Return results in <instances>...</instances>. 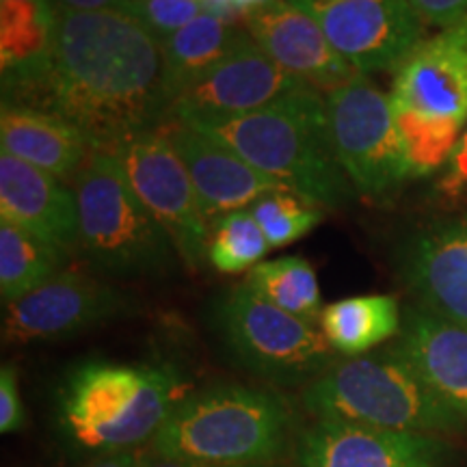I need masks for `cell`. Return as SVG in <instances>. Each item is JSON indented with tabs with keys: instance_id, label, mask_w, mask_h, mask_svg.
I'll list each match as a JSON object with an SVG mask.
<instances>
[{
	"instance_id": "21",
	"label": "cell",
	"mask_w": 467,
	"mask_h": 467,
	"mask_svg": "<svg viewBox=\"0 0 467 467\" xmlns=\"http://www.w3.org/2000/svg\"><path fill=\"white\" fill-rule=\"evenodd\" d=\"M3 151L63 180H76L91 156V139L67 121L46 110L3 104L0 109Z\"/></svg>"
},
{
	"instance_id": "26",
	"label": "cell",
	"mask_w": 467,
	"mask_h": 467,
	"mask_svg": "<svg viewBox=\"0 0 467 467\" xmlns=\"http://www.w3.org/2000/svg\"><path fill=\"white\" fill-rule=\"evenodd\" d=\"M392 107L411 178H426L446 167L463 134V126L420 115L394 102Z\"/></svg>"
},
{
	"instance_id": "33",
	"label": "cell",
	"mask_w": 467,
	"mask_h": 467,
	"mask_svg": "<svg viewBox=\"0 0 467 467\" xmlns=\"http://www.w3.org/2000/svg\"><path fill=\"white\" fill-rule=\"evenodd\" d=\"M143 451L117 452V454H107V457H96V459H89L80 467H141Z\"/></svg>"
},
{
	"instance_id": "8",
	"label": "cell",
	"mask_w": 467,
	"mask_h": 467,
	"mask_svg": "<svg viewBox=\"0 0 467 467\" xmlns=\"http://www.w3.org/2000/svg\"><path fill=\"white\" fill-rule=\"evenodd\" d=\"M325 107L331 145L350 186L366 200L394 197L411 171L392 98L358 74L350 83L325 93Z\"/></svg>"
},
{
	"instance_id": "13",
	"label": "cell",
	"mask_w": 467,
	"mask_h": 467,
	"mask_svg": "<svg viewBox=\"0 0 467 467\" xmlns=\"http://www.w3.org/2000/svg\"><path fill=\"white\" fill-rule=\"evenodd\" d=\"M292 461L295 467H446L448 443L440 435L314 418L296 433Z\"/></svg>"
},
{
	"instance_id": "25",
	"label": "cell",
	"mask_w": 467,
	"mask_h": 467,
	"mask_svg": "<svg viewBox=\"0 0 467 467\" xmlns=\"http://www.w3.org/2000/svg\"><path fill=\"white\" fill-rule=\"evenodd\" d=\"M244 284L255 295L273 306L292 314V317L320 325L323 296L314 266L299 255L260 262L251 268Z\"/></svg>"
},
{
	"instance_id": "6",
	"label": "cell",
	"mask_w": 467,
	"mask_h": 467,
	"mask_svg": "<svg viewBox=\"0 0 467 467\" xmlns=\"http://www.w3.org/2000/svg\"><path fill=\"white\" fill-rule=\"evenodd\" d=\"M78 249L115 277H162L178 249L107 151L93 150L74 180Z\"/></svg>"
},
{
	"instance_id": "10",
	"label": "cell",
	"mask_w": 467,
	"mask_h": 467,
	"mask_svg": "<svg viewBox=\"0 0 467 467\" xmlns=\"http://www.w3.org/2000/svg\"><path fill=\"white\" fill-rule=\"evenodd\" d=\"M134 312L132 296L113 285L87 273L58 271L22 299L3 306V342L26 347L66 340Z\"/></svg>"
},
{
	"instance_id": "34",
	"label": "cell",
	"mask_w": 467,
	"mask_h": 467,
	"mask_svg": "<svg viewBox=\"0 0 467 467\" xmlns=\"http://www.w3.org/2000/svg\"><path fill=\"white\" fill-rule=\"evenodd\" d=\"M57 5L67 9L91 11V9H128L126 0H57Z\"/></svg>"
},
{
	"instance_id": "37",
	"label": "cell",
	"mask_w": 467,
	"mask_h": 467,
	"mask_svg": "<svg viewBox=\"0 0 467 467\" xmlns=\"http://www.w3.org/2000/svg\"><path fill=\"white\" fill-rule=\"evenodd\" d=\"M126 3H128V9H130V5L137 3V0H126Z\"/></svg>"
},
{
	"instance_id": "9",
	"label": "cell",
	"mask_w": 467,
	"mask_h": 467,
	"mask_svg": "<svg viewBox=\"0 0 467 467\" xmlns=\"http://www.w3.org/2000/svg\"><path fill=\"white\" fill-rule=\"evenodd\" d=\"M102 151V150H100ZM113 156L128 182L191 268L208 262L210 221L191 182L182 159L161 130H145L104 150Z\"/></svg>"
},
{
	"instance_id": "32",
	"label": "cell",
	"mask_w": 467,
	"mask_h": 467,
	"mask_svg": "<svg viewBox=\"0 0 467 467\" xmlns=\"http://www.w3.org/2000/svg\"><path fill=\"white\" fill-rule=\"evenodd\" d=\"M424 25L452 26L467 17V0H409Z\"/></svg>"
},
{
	"instance_id": "2",
	"label": "cell",
	"mask_w": 467,
	"mask_h": 467,
	"mask_svg": "<svg viewBox=\"0 0 467 467\" xmlns=\"http://www.w3.org/2000/svg\"><path fill=\"white\" fill-rule=\"evenodd\" d=\"M189 394L182 372L167 361H83L57 389V433L87 461L143 451Z\"/></svg>"
},
{
	"instance_id": "4",
	"label": "cell",
	"mask_w": 467,
	"mask_h": 467,
	"mask_svg": "<svg viewBox=\"0 0 467 467\" xmlns=\"http://www.w3.org/2000/svg\"><path fill=\"white\" fill-rule=\"evenodd\" d=\"M184 124L223 143L258 171L320 208H344L353 197L355 189L331 145L325 93L317 89L249 115Z\"/></svg>"
},
{
	"instance_id": "1",
	"label": "cell",
	"mask_w": 467,
	"mask_h": 467,
	"mask_svg": "<svg viewBox=\"0 0 467 467\" xmlns=\"http://www.w3.org/2000/svg\"><path fill=\"white\" fill-rule=\"evenodd\" d=\"M16 107L66 117L102 151L159 130L171 119L161 42L128 9L57 5L48 72Z\"/></svg>"
},
{
	"instance_id": "19",
	"label": "cell",
	"mask_w": 467,
	"mask_h": 467,
	"mask_svg": "<svg viewBox=\"0 0 467 467\" xmlns=\"http://www.w3.org/2000/svg\"><path fill=\"white\" fill-rule=\"evenodd\" d=\"M392 350L467 424V327L409 307Z\"/></svg>"
},
{
	"instance_id": "35",
	"label": "cell",
	"mask_w": 467,
	"mask_h": 467,
	"mask_svg": "<svg viewBox=\"0 0 467 467\" xmlns=\"http://www.w3.org/2000/svg\"><path fill=\"white\" fill-rule=\"evenodd\" d=\"M141 467H202V465H195V463H186V461H178V459H169V457H162V454L154 452L151 448L148 446L141 454Z\"/></svg>"
},
{
	"instance_id": "16",
	"label": "cell",
	"mask_w": 467,
	"mask_h": 467,
	"mask_svg": "<svg viewBox=\"0 0 467 467\" xmlns=\"http://www.w3.org/2000/svg\"><path fill=\"white\" fill-rule=\"evenodd\" d=\"M400 277L420 307L467 327V217L413 234L400 251Z\"/></svg>"
},
{
	"instance_id": "12",
	"label": "cell",
	"mask_w": 467,
	"mask_h": 467,
	"mask_svg": "<svg viewBox=\"0 0 467 467\" xmlns=\"http://www.w3.org/2000/svg\"><path fill=\"white\" fill-rule=\"evenodd\" d=\"M307 89L314 87L285 72L249 37L175 96L171 119L241 117Z\"/></svg>"
},
{
	"instance_id": "20",
	"label": "cell",
	"mask_w": 467,
	"mask_h": 467,
	"mask_svg": "<svg viewBox=\"0 0 467 467\" xmlns=\"http://www.w3.org/2000/svg\"><path fill=\"white\" fill-rule=\"evenodd\" d=\"M57 0H0L3 104H17L50 67Z\"/></svg>"
},
{
	"instance_id": "5",
	"label": "cell",
	"mask_w": 467,
	"mask_h": 467,
	"mask_svg": "<svg viewBox=\"0 0 467 467\" xmlns=\"http://www.w3.org/2000/svg\"><path fill=\"white\" fill-rule=\"evenodd\" d=\"M301 405L317 420H344L400 433L441 435L467 426L392 348L337 359L303 388Z\"/></svg>"
},
{
	"instance_id": "11",
	"label": "cell",
	"mask_w": 467,
	"mask_h": 467,
	"mask_svg": "<svg viewBox=\"0 0 467 467\" xmlns=\"http://www.w3.org/2000/svg\"><path fill=\"white\" fill-rule=\"evenodd\" d=\"M323 28L337 55L358 74L399 72L422 42L409 0H292Z\"/></svg>"
},
{
	"instance_id": "36",
	"label": "cell",
	"mask_w": 467,
	"mask_h": 467,
	"mask_svg": "<svg viewBox=\"0 0 467 467\" xmlns=\"http://www.w3.org/2000/svg\"><path fill=\"white\" fill-rule=\"evenodd\" d=\"M268 3H271V0H234V5H236L238 16H243V17L247 16L249 11L265 7V5H268Z\"/></svg>"
},
{
	"instance_id": "14",
	"label": "cell",
	"mask_w": 467,
	"mask_h": 467,
	"mask_svg": "<svg viewBox=\"0 0 467 467\" xmlns=\"http://www.w3.org/2000/svg\"><path fill=\"white\" fill-rule=\"evenodd\" d=\"M244 31L277 66L320 93H329L358 76L337 55L317 20L292 0H271L249 11Z\"/></svg>"
},
{
	"instance_id": "30",
	"label": "cell",
	"mask_w": 467,
	"mask_h": 467,
	"mask_svg": "<svg viewBox=\"0 0 467 467\" xmlns=\"http://www.w3.org/2000/svg\"><path fill=\"white\" fill-rule=\"evenodd\" d=\"M435 197L443 206L452 208L467 203V128L461 134L451 161L443 167L441 178L435 182Z\"/></svg>"
},
{
	"instance_id": "28",
	"label": "cell",
	"mask_w": 467,
	"mask_h": 467,
	"mask_svg": "<svg viewBox=\"0 0 467 467\" xmlns=\"http://www.w3.org/2000/svg\"><path fill=\"white\" fill-rule=\"evenodd\" d=\"M247 210L258 221L271 247H285L299 241L323 221V208L290 189L268 192Z\"/></svg>"
},
{
	"instance_id": "24",
	"label": "cell",
	"mask_w": 467,
	"mask_h": 467,
	"mask_svg": "<svg viewBox=\"0 0 467 467\" xmlns=\"http://www.w3.org/2000/svg\"><path fill=\"white\" fill-rule=\"evenodd\" d=\"M69 258L48 243L0 219V299L14 303L63 271Z\"/></svg>"
},
{
	"instance_id": "31",
	"label": "cell",
	"mask_w": 467,
	"mask_h": 467,
	"mask_svg": "<svg viewBox=\"0 0 467 467\" xmlns=\"http://www.w3.org/2000/svg\"><path fill=\"white\" fill-rule=\"evenodd\" d=\"M26 426V407L22 400L14 364L0 368V433L14 435Z\"/></svg>"
},
{
	"instance_id": "27",
	"label": "cell",
	"mask_w": 467,
	"mask_h": 467,
	"mask_svg": "<svg viewBox=\"0 0 467 467\" xmlns=\"http://www.w3.org/2000/svg\"><path fill=\"white\" fill-rule=\"evenodd\" d=\"M271 249L265 232L247 208L225 214L217 219L210 232L208 262L219 273L234 275V273L249 271L260 265Z\"/></svg>"
},
{
	"instance_id": "7",
	"label": "cell",
	"mask_w": 467,
	"mask_h": 467,
	"mask_svg": "<svg viewBox=\"0 0 467 467\" xmlns=\"http://www.w3.org/2000/svg\"><path fill=\"white\" fill-rule=\"evenodd\" d=\"M213 325L238 366L277 388H307L337 361L317 323L275 307L244 282L214 303Z\"/></svg>"
},
{
	"instance_id": "3",
	"label": "cell",
	"mask_w": 467,
	"mask_h": 467,
	"mask_svg": "<svg viewBox=\"0 0 467 467\" xmlns=\"http://www.w3.org/2000/svg\"><path fill=\"white\" fill-rule=\"evenodd\" d=\"M299 429L277 389L223 383L191 392L150 448L202 467H277Z\"/></svg>"
},
{
	"instance_id": "29",
	"label": "cell",
	"mask_w": 467,
	"mask_h": 467,
	"mask_svg": "<svg viewBox=\"0 0 467 467\" xmlns=\"http://www.w3.org/2000/svg\"><path fill=\"white\" fill-rule=\"evenodd\" d=\"M128 11L137 16L159 42L206 14L202 0H137Z\"/></svg>"
},
{
	"instance_id": "17",
	"label": "cell",
	"mask_w": 467,
	"mask_h": 467,
	"mask_svg": "<svg viewBox=\"0 0 467 467\" xmlns=\"http://www.w3.org/2000/svg\"><path fill=\"white\" fill-rule=\"evenodd\" d=\"M161 130L182 159L208 221L244 210L268 192L285 189L282 182L249 165L236 151L184 121L169 119Z\"/></svg>"
},
{
	"instance_id": "15",
	"label": "cell",
	"mask_w": 467,
	"mask_h": 467,
	"mask_svg": "<svg viewBox=\"0 0 467 467\" xmlns=\"http://www.w3.org/2000/svg\"><path fill=\"white\" fill-rule=\"evenodd\" d=\"M389 98L420 115L467 124V17L416 46Z\"/></svg>"
},
{
	"instance_id": "23",
	"label": "cell",
	"mask_w": 467,
	"mask_h": 467,
	"mask_svg": "<svg viewBox=\"0 0 467 467\" xmlns=\"http://www.w3.org/2000/svg\"><path fill=\"white\" fill-rule=\"evenodd\" d=\"M402 327L400 307L392 295L350 296L325 306L320 331L337 355H361L399 336Z\"/></svg>"
},
{
	"instance_id": "18",
	"label": "cell",
	"mask_w": 467,
	"mask_h": 467,
	"mask_svg": "<svg viewBox=\"0 0 467 467\" xmlns=\"http://www.w3.org/2000/svg\"><path fill=\"white\" fill-rule=\"evenodd\" d=\"M0 219L33 234L67 258L78 247L74 189L7 151L0 154Z\"/></svg>"
},
{
	"instance_id": "22",
	"label": "cell",
	"mask_w": 467,
	"mask_h": 467,
	"mask_svg": "<svg viewBox=\"0 0 467 467\" xmlns=\"http://www.w3.org/2000/svg\"><path fill=\"white\" fill-rule=\"evenodd\" d=\"M247 39V31L213 14H202L180 31L162 39L161 52L162 61H165L171 107L175 96L191 80H195L197 76L213 67L214 63L230 55L232 50H236Z\"/></svg>"
}]
</instances>
